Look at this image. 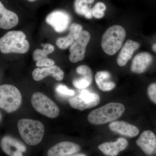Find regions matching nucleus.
<instances>
[{
	"instance_id": "obj_1",
	"label": "nucleus",
	"mask_w": 156,
	"mask_h": 156,
	"mask_svg": "<svg viewBox=\"0 0 156 156\" xmlns=\"http://www.w3.org/2000/svg\"><path fill=\"white\" fill-rule=\"evenodd\" d=\"M30 44L26 36L21 31H11L0 39V51L2 53L24 54L28 51Z\"/></svg>"
},
{
	"instance_id": "obj_2",
	"label": "nucleus",
	"mask_w": 156,
	"mask_h": 156,
	"mask_svg": "<svg viewBox=\"0 0 156 156\" xmlns=\"http://www.w3.org/2000/svg\"><path fill=\"white\" fill-rule=\"evenodd\" d=\"M125 111V106L122 104L114 102L107 104L91 112L88 115V120L93 125H103L119 119Z\"/></svg>"
},
{
	"instance_id": "obj_3",
	"label": "nucleus",
	"mask_w": 156,
	"mask_h": 156,
	"mask_svg": "<svg viewBox=\"0 0 156 156\" xmlns=\"http://www.w3.org/2000/svg\"><path fill=\"white\" fill-rule=\"evenodd\" d=\"M20 136L28 145H36L42 141L44 126L41 122L30 119H21L17 123Z\"/></svg>"
},
{
	"instance_id": "obj_4",
	"label": "nucleus",
	"mask_w": 156,
	"mask_h": 156,
	"mask_svg": "<svg viewBox=\"0 0 156 156\" xmlns=\"http://www.w3.org/2000/svg\"><path fill=\"white\" fill-rule=\"evenodd\" d=\"M126 35L122 27L115 25L109 27L102 36L101 47L107 55L113 56L122 48Z\"/></svg>"
},
{
	"instance_id": "obj_5",
	"label": "nucleus",
	"mask_w": 156,
	"mask_h": 156,
	"mask_svg": "<svg viewBox=\"0 0 156 156\" xmlns=\"http://www.w3.org/2000/svg\"><path fill=\"white\" fill-rule=\"evenodd\" d=\"M22 103V95L17 87L9 84L0 86V108L8 113L17 111Z\"/></svg>"
},
{
	"instance_id": "obj_6",
	"label": "nucleus",
	"mask_w": 156,
	"mask_h": 156,
	"mask_svg": "<svg viewBox=\"0 0 156 156\" xmlns=\"http://www.w3.org/2000/svg\"><path fill=\"white\" fill-rule=\"evenodd\" d=\"M31 101L34 108L41 114L51 119L59 115V109L56 104L41 92L34 93Z\"/></svg>"
},
{
	"instance_id": "obj_7",
	"label": "nucleus",
	"mask_w": 156,
	"mask_h": 156,
	"mask_svg": "<svg viewBox=\"0 0 156 156\" xmlns=\"http://www.w3.org/2000/svg\"><path fill=\"white\" fill-rule=\"evenodd\" d=\"M100 101L97 94L84 89L81 91L80 95L70 98L69 103L73 108L84 111L97 106Z\"/></svg>"
},
{
	"instance_id": "obj_8",
	"label": "nucleus",
	"mask_w": 156,
	"mask_h": 156,
	"mask_svg": "<svg viewBox=\"0 0 156 156\" xmlns=\"http://www.w3.org/2000/svg\"><path fill=\"white\" fill-rule=\"evenodd\" d=\"M91 38L88 31L83 30L77 39L70 46L69 58L73 63L82 61L85 58L86 48Z\"/></svg>"
},
{
	"instance_id": "obj_9",
	"label": "nucleus",
	"mask_w": 156,
	"mask_h": 156,
	"mask_svg": "<svg viewBox=\"0 0 156 156\" xmlns=\"http://www.w3.org/2000/svg\"><path fill=\"white\" fill-rule=\"evenodd\" d=\"M46 21L56 32L62 33L68 27L71 18L66 12L58 10L53 11L49 14L46 18Z\"/></svg>"
},
{
	"instance_id": "obj_10",
	"label": "nucleus",
	"mask_w": 156,
	"mask_h": 156,
	"mask_svg": "<svg viewBox=\"0 0 156 156\" xmlns=\"http://www.w3.org/2000/svg\"><path fill=\"white\" fill-rule=\"evenodd\" d=\"M1 147L9 156H23L26 151L25 146L19 140L11 136H4L1 140Z\"/></svg>"
},
{
	"instance_id": "obj_11",
	"label": "nucleus",
	"mask_w": 156,
	"mask_h": 156,
	"mask_svg": "<svg viewBox=\"0 0 156 156\" xmlns=\"http://www.w3.org/2000/svg\"><path fill=\"white\" fill-rule=\"evenodd\" d=\"M136 144L146 154L152 155L156 149L155 135L149 130L144 131L136 140Z\"/></svg>"
},
{
	"instance_id": "obj_12",
	"label": "nucleus",
	"mask_w": 156,
	"mask_h": 156,
	"mask_svg": "<svg viewBox=\"0 0 156 156\" xmlns=\"http://www.w3.org/2000/svg\"><path fill=\"white\" fill-rule=\"evenodd\" d=\"M80 150L76 144L69 141H63L57 144L49 149L48 156H66L76 154Z\"/></svg>"
},
{
	"instance_id": "obj_13",
	"label": "nucleus",
	"mask_w": 156,
	"mask_h": 156,
	"mask_svg": "<svg viewBox=\"0 0 156 156\" xmlns=\"http://www.w3.org/2000/svg\"><path fill=\"white\" fill-rule=\"evenodd\" d=\"M63 71L56 65L49 67L37 68L34 70L32 76L35 81L41 80L48 76H51L57 81H61L64 77Z\"/></svg>"
},
{
	"instance_id": "obj_14",
	"label": "nucleus",
	"mask_w": 156,
	"mask_h": 156,
	"mask_svg": "<svg viewBox=\"0 0 156 156\" xmlns=\"http://www.w3.org/2000/svg\"><path fill=\"white\" fill-rule=\"evenodd\" d=\"M127 140L119 138L115 142H105L98 146L99 150L107 156H116L120 152L126 149L128 146Z\"/></svg>"
},
{
	"instance_id": "obj_15",
	"label": "nucleus",
	"mask_w": 156,
	"mask_h": 156,
	"mask_svg": "<svg viewBox=\"0 0 156 156\" xmlns=\"http://www.w3.org/2000/svg\"><path fill=\"white\" fill-rule=\"evenodd\" d=\"M153 58L148 52L137 54L132 60L131 69L132 72L141 74L145 72L152 62Z\"/></svg>"
},
{
	"instance_id": "obj_16",
	"label": "nucleus",
	"mask_w": 156,
	"mask_h": 156,
	"mask_svg": "<svg viewBox=\"0 0 156 156\" xmlns=\"http://www.w3.org/2000/svg\"><path fill=\"white\" fill-rule=\"evenodd\" d=\"M139 43L131 40H128L123 45L119 56L117 57V64L120 66H126L132 58L135 51L139 49Z\"/></svg>"
},
{
	"instance_id": "obj_17",
	"label": "nucleus",
	"mask_w": 156,
	"mask_h": 156,
	"mask_svg": "<svg viewBox=\"0 0 156 156\" xmlns=\"http://www.w3.org/2000/svg\"><path fill=\"white\" fill-rule=\"evenodd\" d=\"M82 31L83 27L80 24L73 23L70 27L69 34L65 37L58 38L56 41V45L60 49H67L77 39Z\"/></svg>"
},
{
	"instance_id": "obj_18",
	"label": "nucleus",
	"mask_w": 156,
	"mask_h": 156,
	"mask_svg": "<svg viewBox=\"0 0 156 156\" xmlns=\"http://www.w3.org/2000/svg\"><path fill=\"white\" fill-rule=\"evenodd\" d=\"M18 22L17 14L6 9L0 1V28L10 29L17 26Z\"/></svg>"
},
{
	"instance_id": "obj_19",
	"label": "nucleus",
	"mask_w": 156,
	"mask_h": 156,
	"mask_svg": "<svg viewBox=\"0 0 156 156\" xmlns=\"http://www.w3.org/2000/svg\"><path fill=\"white\" fill-rule=\"evenodd\" d=\"M109 127L112 131L128 137H135L139 133V129L136 126L123 121L112 122Z\"/></svg>"
},
{
	"instance_id": "obj_20",
	"label": "nucleus",
	"mask_w": 156,
	"mask_h": 156,
	"mask_svg": "<svg viewBox=\"0 0 156 156\" xmlns=\"http://www.w3.org/2000/svg\"><path fill=\"white\" fill-rule=\"evenodd\" d=\"M76 72L78 74L82 76V77L73 81V86L79 89H84L89 87L92 81V73L91 69L87 66L81 65L77 68Z\"/></svg>"
},
{
	"instance_id": "obj_21",
	"label": "nucleus",
	"mask_w": 156,
	"mask_h": 156,
	"mask_svg": "<svg viewBox=\"0 0 156 156\" xmlns=\"http://www.w3.org/2000/svg\"><path fill=\"white\" fill-rule=\"evenodd\" d=\"M111 79V75L106 71L98 72L95 76V82L98 88L104 92L111 91L115 87V84Z\"/></svg>"
},
{
	"instance_id": "obj_22",
	"label": "nucleus",
	"mask_w": 156,
	"mask_h": 156,
	"mask_svg": "<svg viewBox=\"0 0 156 156\" xmlns=\"http://www.w3.org/2000/svg\"><path fill=\"white\" fill-rule=\"evenodd\" d=\"M75 10L79 15H84L87 19H91L92 15V9L83 0H75L74 2Z\"/></svg>"
},
{
	"instance_id": "obj_23",
	"label": "nucleus",
	"mask_w": 156,
	"mask_h": 156,
	"mask_svg": "<svg viewBox=\"0 0 156 156\" xmlns=\"http://www.w3.org/2000/svg\"><path fill=\"white\" fill-rule=\"evenodd\" d=\"M41 46L43 47V50L37 49L34 51L33 58L34 61H37L42 58H48V55L53 53L54 50V46L51 44H42Z\"/></svg>"
},
{
	"instance_id": "obj_24",
	"label": "nucleus",
	"mask_w": 156,
	"mask_h": 156,
	"mask_svg": "<svg viewBox=\"0 0 156 156\" xmlns=\"http://www.w3.org/2000/svg\"><path fill=\"white\" fill-rule=\"evenodd\" d=\"M106 8V6L103 3L99 2L96 3L92 10V15L97 19L102 18L104 16Z\"/></svg>"
},
{
	"instance_id": "obj_25",
	"label": "nucleus",
	"mask_w": 156,
	"mask_h": 156,
	"mask_svg": "<svg viewBox=\"0 0 156 156\" xmlns=\"http://www.w3.org/2000/svg\"><path fill=\"white\" fill-rule=\"evenodd\" d=\"M56 91L58 94L65 96H73L75 94L73 90L69 89L66 86L62 84H59L56 87Z\"/></svg>"
},
{
	"instance_id": "obj_26",
	"label": "nucleus",
	"mask_w": 156,
	"mask_h": 156,
	"mask_svg": "<svg viewBox=\"0 0 156 156\" xmlns=\"http://www.w3.org/2000/svg\"><path fill=\"white\" fill-rule=\"evenodd\" d=\"M148 96L153 103L156 104V83H153L148 87Z\"/></svg>"
},
{
	"instance_id": "obj_27",
	"label": "nucleus",
	"mask_w": 156,
	"mask_h": 156,
	"mask_svg": "<svg viewBox=\"0 0 156 156\" xmlns=\"http://www.w3.org/2000/svg\"><path fill=\"white\" fill-rule=\"evenodd\" d=\"M55 64V61L51 58H42L37 61L36 65L38 67H49Z\"/></svg>"
},
{
	"instance_id": "obj_28",
	"label": "nucleus",
	"mask_w": 156,
	"mask_h": 156,
	"mask_svg": "<svg viewBox=\"0 0 156 156\" xmlns=\"http://www.w3.org/2000/svg\"><path fill=\"white\" fill-rule=\"evenodd\" d=\"M66 156H87L86 155L83 154H72L68 155Z\"/></svg>"
},
{
	"instance_id": "obj_29",
	"label": "nucleus",
	"mask_w": 156,
	"mask_h": 156,
	"mask_svg": "<svg viewBox=\"0 0 156 156\" xmlns=\"http://www.w3.org/2000/svg\"><path fill=\"white\" fill-rule=\"evenodd\" d=\"M85 3L87 4H91L94 2L95 0H83Z\"/></svg>"
},
{
	"instance_id": "obj_30",
	"label": "nucleus",
	"mask_w": 156,
	"mask_h": 156,
	"mask_svg": "<svg viewBox=\"0 0 156 156\" xmlns=\"http://www.w3.org/2000/svg\"><path fill=\"white\" fill-rule=\"evenodd\" d=\"M152 50H153L156 53V43L154 44L152 46Z\"/></svg>"
},
{
	"instance_id": "obj_31",
	"label": "nucleus",
	"mask_w": 156,
	"mask_h": 156,
	"mask_svg": "<svg viewBox=\"0 0 156 156\" xmlns=\"http://www.w3.org/2000/svg\"><path fill=\"white\" fill-rule=\"evenodd\" d=\"M27 1H29L30 2H35V1H36V0H27Z\"/></svg>"
},
{
	"instance_id": "obj_32",
	"label": "nucleus",
	"mask_w": 156,
	"mask_h": 156,
	"mask_svg": "<svg viewBox=\"0 0 156 156\" xmlns=\"http://www.w3.org/2000/svg\"><path fill=\"white\" fill-rule=\"evenodd\" d=\"M1 119V114H0V119Z\"/></svg>"
},
{
	"instance_id": "obj_33",
	"label": "nucleus",
	"mask_w": 156,
	"mask_h": 156,
	"mask_svg": "<svg viewBox=\"0 0 156 156\" xmlns=\"http://www.w3.org/2000/svg\"><path fill=\"white\" fill-rule=\"evenodd\" d=\"M155 152H156V149H155Z\"/></svg>"
}]
</instances>
